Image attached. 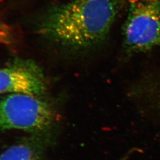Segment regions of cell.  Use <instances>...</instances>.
Masks as SVG:
<instances>
[{
	"label": "cell",
	"instance_id": "3957f363",
	"mask_svg": "<svg viewBox=\"0 0 160 160\" xmlns=\"http://www.w3.org/2000/svg\"><path fill=\"white\" fill-rule=\"evenodd\" d=\"M131 51H148L160 43V4L157 0H133L123 28Z\"/></svg>",
	"mask_w": 160,
	"mask_h": 160
},
{
	"label": "cell",
	"instance_id": "277c9868",
	"mask_svg": "<svg viewBox=\"0 0 160 160\" xmlns=\"http://www.w3.org/2000/svg\"><path fill=\"white\" fill-rule=\"evenodd\" d=\"M46 90L40 69L30 61L17 60L0 69V94L26 93L45 96Z\"/></svg>",
	"mask_w": 160,
	"mask_h": 160
},
{
	"label": "cell",
	"instance_id": "5b68a950",
	"mask_svg": "<svg viewBox=\"0 0 160 160\" xmlns=\"http://www.w3.org/2000/svg\"><path fill=\"white\" fill-rule=\"evenodd\" d=\"M47 145L42 138L32 135L6 149L0 155V160H43Z\"/></svg>",
	"mask_w": 160,
	"mask_h": 160
},
{
	"label": "cell",
	"instance_id": "6da1fadb",
	"mask_svg": "<svg viewBox=\"0 0 160 160\" xmlns=\"http://www.w3.org/2000/svg\"><path fill=\"white\" fill-rule=\"evenodd\" d=\"M119 0H72L50 9L40 33L58 45L86 49L106 39L120 9Z\"/></svg>",
	"mask_w": 160,
	"mask_h": 160
},
{
	"label": "cell",
	"instance_id": "7a4b0ae2",
	"mask_svg": "<svg viewBox=\"0 0 160 160\" xmlns=\"http://www.w3.org/2000/svg\"><path fill=\"white\" fill-rule=\"evenodd\" d=\"M59 123L57 114L45 96L12 93L0 99V132H28L48 145L57 137Z\"/></svg>",
	"mask_w": 160,
	"mask_h": 160
}]
</instances>
